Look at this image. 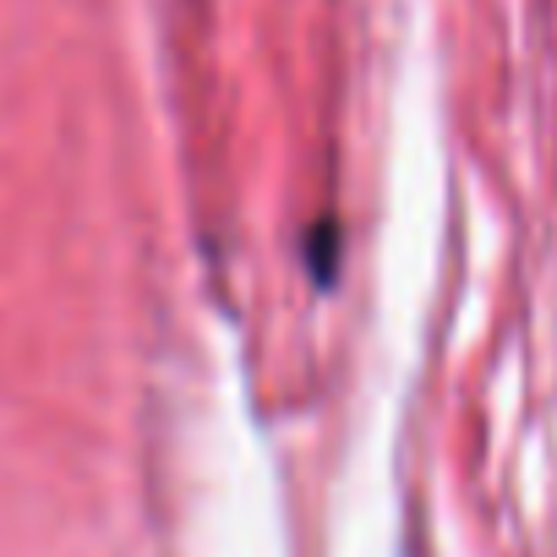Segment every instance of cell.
<instances>
[{"label":"cell","mask_w":557,"mask_h":557,"mask_svg":"<svg viewBox=\"0 0 557 557\" xmlns=\"http://www.w3.org/2000/svg\"><path fill=\"white\" fill-rule=\"evenodd\" d=\"M307 262H312V273H318V285H334V262H339V224H334V219H323V224L312 230Z\"/></svg>","instance_id":"6da1fadb"}]
</instances>
